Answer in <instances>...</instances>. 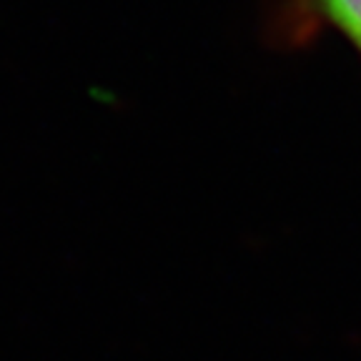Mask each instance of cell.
<instances>
[{"label": "cell", "mask_w": 361, "mask_h": 361, "mask_svg": "<svg viewBox=\"0 0 361 361\" xmlns=\"http://www.w3.org/2000/svg\"><path fill=\"white\" fill-rule=\"evenodd\" d=\"M324 20L331 23L361 56V0H314Z\"/></svg>", "instance_id": "6da1fadb"}]
</instances>
